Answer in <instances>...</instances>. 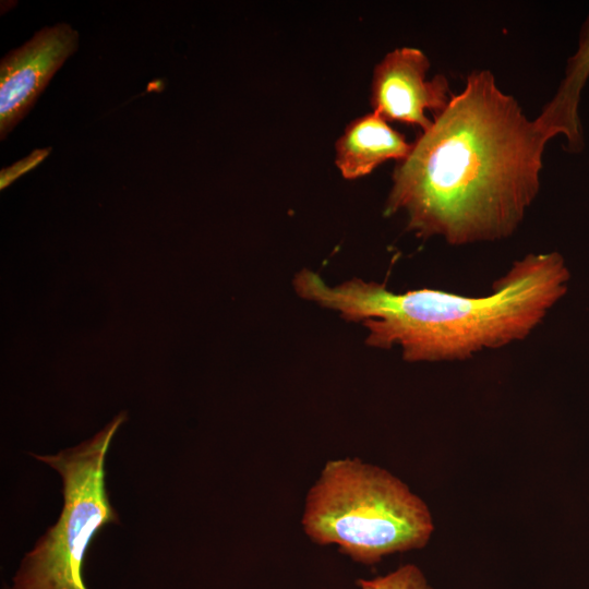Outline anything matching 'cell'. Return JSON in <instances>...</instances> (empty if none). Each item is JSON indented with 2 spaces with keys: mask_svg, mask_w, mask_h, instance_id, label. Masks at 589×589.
Returning <instances> with one entry per match:
<instances>
[{
  "mask_svg": "<svg viewBox=\"0 0 589 589\" xmlns=\"http://www.w3.org/2000/svg\"><path fill=\"white\" fill-rule=\"evenodd\" d=\"M549 141L489 70L473 71L396 166L385 214L452 245L508 238L539 193Z\"/></svg>",
  "mask_w": 589,
  "mask_h": 589,
  "instance_id": "obj_1",
  "label": "cell"
},
{
  "mask_svg": "<svg viewBox=\"0 0 589 589\" xmlns=\"http://www.w3.org/2000/svg\"><path fill=\"white\" fill-rule=\"evenodd\" d=\"M568 280L563 256L548 252L515 261L482 297L429 288L394 292L360 278L329 286L308 268L296 274L293 288L344 320L361 322L369 346H398L408 362H438L525 339L566 293Z\"/></svg>",
  "mask_w": 589,
  "mask_h": 589,
  "instance_id": "obj_2",
  "label": "cell"
},
{
  "mask_svg": "<svg viewBox=\"0 0 589 589\" xmlns=\"http://www.w3.org/2000/svg\"><path fill=\"white\" fill-rule=\"evenodd\" d=\"M301 525L321 545L358 563L421 549L433 533L428 505L399 478L359 458L328 460L310 488Z\"/></svg>",
  "mask_w": 589,
  "mask_h": 589,
  "instance_id": "obj_3",
  "label": "cell"
},
{
  "mask_svg": "<svg viewBox=\"0 0 589 589\" xmlns=\"http://www.w3.org/2000/svg\"><path fill=\"white\" fill-rule=\"evenodd\" d=\"M127 419L122 411L94 436L57 454H31L60 474L63 505L58 520L22 558L12 589H87L83 567L89 544L105 526L119 522L106 489L105 460Z\"/></svg>",
  "mask_w": 589,
  "mask_h": 589,
  "instance_id": "obj_4",
  "label": "cell"
},
{
  "mask_svg": "<svg viewBox=\"0 0 589 589\" xmlns=\"http://www.w3.org/2000/svg\"><path fill=\"white\" fill-rule=\"evenodd\" d=\"M79 33L57 23L36 32L0 62V135L29 112L55 73L77 50Z\"/></svg>",
  "mask_w": 589,
  "mask_h": 589,
  "instance_id": "obj_5",
  "label": "cell"
},
{
  "mask_svg": "<svg viewBox=\"0 0 589 589\" xmlns=\"http://www.w3.org/2000/svg\"><path fill=\"white\" fill-rule=\"evenodd\" d=\"M430 61L418 48L402 47L388 52L373 71L371 106L386 121H398L426 131L434 117L449 104L453 93L447 79H428Z\"/></svg>",
  "mask_w": 589,
  "mask_h": 589,
  "instance_id": "obj_6",
  "label": "cell"
},
{
  "mask_svg": "<svg viewBox=\"0 0 589 589\" xmlns=\"http://www.w3.org/2000/svg\"><path fill=\"white\" fill-rule=\"evenodd\" d=\"M412 143L376 112L351 121L336 142L335 164L345 179L366 176L383 163L408 157Z\"/></svg>",
  "mask_w": 589,
  "mask_h": 589,
  "instance_id": "obj_7",
  "label": "cell"
},
{
  "mask_svg": "<svg viewBox=\"0 0 589 589\" xmlns=\"http://www.w3.org/2000/svg\"><path fill=\"white\" fill-rule=\"evenodd\" d=\"M589 77V15L582 24L578 48L567 59L564 77L554 96L534 119L549 140L564 135L566 151L580 153L585 146L578 106Z\"/></svg>",
  "mask_w": 589,
  "mask_h": 589,
  "instance_id": "obj_8",
  "label": "cell"
},
{
  "mask_svg": "<svg viewBox=\"0 0 589 589\" xmlns=\"http://www.w3.org/2000/svg\"><path fill=\"white\" fill-rule=\"evenodd\" d=\"M357 585L360 589H433L422 570L413 564H406L373 579H359Z\"/></svg>",
  "mask_w": 589,
  "mask_h": 589,
  "instance_id": "obj_9",
  "label": "cell"
},
{
  "mask_svg": "<svg viewBox=\"0 0 589 589\" xmlns=\"http://www.w3.org/2000/svg\"><path fill=\"white\" fill-rule=\"evenodd\" d=\"M50 148L34 151L31 155L19 160L10 168L1 171V189L5 188L13 180L25 173L29 169L34 168L40 160H43L48 154Z\"/></svg>",
  "mask_w": 589,
  "mask_h": 589,
  "instance_id": "obj_10",
  "label": "cell"
},
{
  "mask_svg": "<svg viewBox=\"0 0 589 589\" xmlns=\"http://www.w3.org/2000/svg\"><path fill=\"white\" fill-rule=\"evenodd\" d=\"M5 589H12V588H10V587H5Z\"/></svg>",
  "mask_w": 589,
  "mask_h": 589,
  "instance_id": "obj_11",
  "label": "cell"
}]
</instances>
